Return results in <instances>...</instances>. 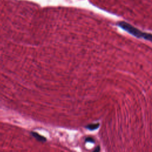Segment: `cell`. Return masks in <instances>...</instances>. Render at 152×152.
<instances>
[{
  "instance_id": "obj_4",
  "label": "cell",
  "mask_w": 152,
  "mask_h": 152,
  "mask_svg": "<svg viewBox=\"0 0 152 152\" xmlns=\"http://www.w3.org/2000/svg\"><path fill=\"white\" fill-rule=\"evenodd\" d=\"M86 141H88V142H94V140L91 137L86 138Z\"/></svg>"
},
{
  "instance_id": "obj_1",
  "label": "cell",
  "mask_w": 152,
  "mask_h": 152,
  "mask_svg": "<svg viewBox=\"0 0 152 152\" xmlns=\"http://www.w3.org/2000/svg\"><path fill=\"white\" fill-rule=\"evenodd\" d=\"M118 25L122 28H123L127 32L129 33L130 34H132L133 36H134L137 37L142 38L145 40L152 42V34H151L142 32L141 30H138V28H135V27L132 26V25H131L127 23L124 22V21L119 22Z\"/></svg>"
},
{
  "instance_id": "obj_2",
  "label": "cell",
  "mask_w": 152,
  "mask_h": 152,
  "mask_svg": "<svg viewBox=\"0 0 152 152\" xmlns=\"http://www.w3.org/2000/svg\"><path fill=\"white\" fill-rule=\"evenodd\" d=\"M31 135H33V137H34L37 140L39 141H42V142H45L46 141V139L45 137H44L42 135H40V134H39L37 132H31Z\"/></svg>"
},
{
  "instance_id": "obj_3",
  "label": "cell",
  "mask_w": 152,
  "mask_h": 152,
  "mask_svg": "<svg viewBox=\"0 0 152 152\" xmlns=\"http://www.w3.org/2000/svg\"><path fill=\"white\" fill-rule=\"evenodd\" d=\"M99 126V124L97 123V124H89L88 125L86 128L87 129H88L89 130H91V131H93V130H95V129H97Z\"/></svg>"
},
{
  "instance_id": "obj_5",
  "label": "cell",
  "mask_w": 152,
  "mask_h": 152,
  "mask_svg": "<svg viewBox=\"0 0 152 152\" xmlns=\"http://www.w3.org/2000/svg\"><path fill=\"white\" fill-rule=\"evenodd\" d=\"M100 146H97V147L94 149V150L93 151H92V152H100Z\"/></svg>"
}]
</instances>
